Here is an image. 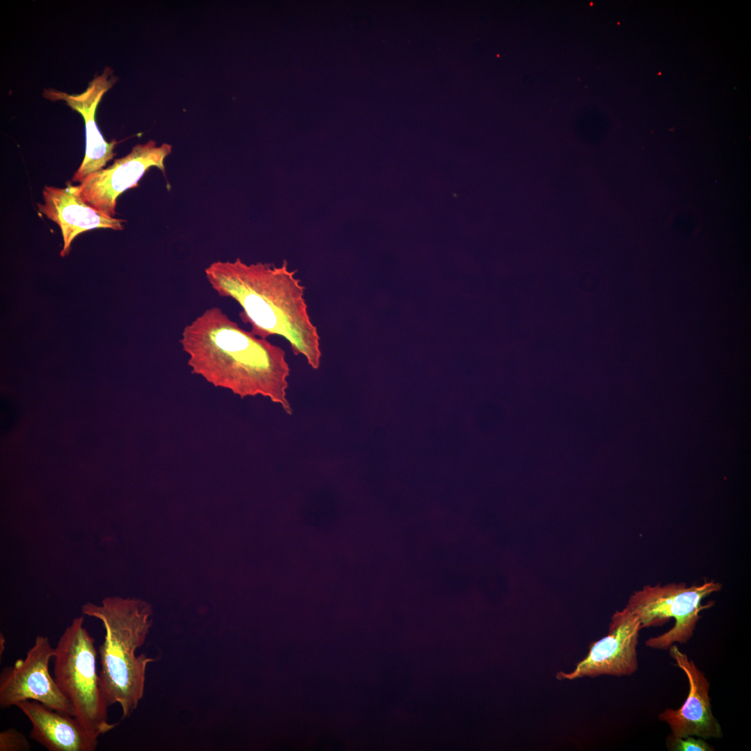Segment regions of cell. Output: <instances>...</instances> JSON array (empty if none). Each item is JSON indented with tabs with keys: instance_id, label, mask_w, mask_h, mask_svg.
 <instances>
[{
	"instance_id": "6da1fadb",
	"label": "cell",
	"mask_w": 751,
	"mask_h": 751,
	"mask_svg": "<svg viewBox=\"0 0 751 751\" xmlns=\"http://www.w3.org/2000/svg\"><path fill=\"white\" fill-rule=\"evenodd\" d=\"M179 342L192 373L241 398H268L292 414L286 397L290 368L285 350L241 328L218 307L187 324Z\"/></svg>"
},
{
	"instance_id": "7a4b0ae2",
	"label": "cell",
	"mask_w": 751,
	"mask_h": 751,
	"mask_svg": "<svg viewBox=\"0 0 751 751\" xmlns=\"http://www.w3.org/2000/svg\"><path fill=\"white\" fill-rule=\"evenodd\" d=\"M211 288L241 307V320L255 336L267 339L278 335L290 344L295 355H303L313 369L320 366V336L312 322L305 286L288 268L258 262L248 264L239 258L216 261L204 270Z\"/></svg>"
},
{
	"instance_id": "3957f363",
	"label": "cell",
	"mask_w": 751,
	"mask_h": 751,
	"mask_svg": "<svg viewBox=\"0 0 751 751\" xmlns=\"http://www.w3.org/2000/svg\"><path fill=\"white\" fill-rule=\"evenodd\" d=\"M81 611L103 623L105 635L98 649L100 686L108 705L118 704L122 718H127L143 697L147 667L154 661L145 654L136 655L152 627V607L141 599L108 597L101 605L85 604Z\"/></svg>"
},
{
	"instance_id": "277c9868",
	"label": "cell",
	"mask_w": 751,
	"mask_h": 751,
	"mask_svg": "<svg viewBox=\"0 0 751 751\" xmlns=\"http://www.w3.org/2000/svg\"><path fill=\"white\" fill-rule=\"evenodd\" d=\"M83 617L73 620L54 647V678L73 706L74 717L92 736L99 738L113 729L108 705L103 695L97 669L95 640L83 627Z\"/></svg>"
},
{
	"instance_id": "5b68a950",
	"label": "cell",
	"mask_w": 751,
	"mask_h": 751,
	"mask_svg": "<svg viewBox=\"0 0 751 751\" xmlns=\"http://www.w3.org/2000/svg\"><path fill=\"white\" fill-rule=\"evenodd\" d=\"M721 588V583L713 580L689 586L684 583L647 585L631 595L626 607L638 617L642 629L675 620L670 630L645 643L649 648L665 650L675 643H686L693 637L700 612L713 604L702 605V601Z\"/></svg>"
},
{
	"instance_id": "8992f818",
	"label": "cell",
	"mask_w": 751,
	"mask_h": 751,
	"mask_svg": "<svg viewBox=\"0 0 751 751\" xmlns=\"http://www.w3.org/2000/svg\"><path fill=\"white\" fill-rule=\"evenodd\" d=\"M54 654L47 636H37L24 659L4 667L0 674V706H16L24 700H35L74 717L73 706L61 693L49 672Z\"/></svg>"
},
{
	"instance_id": "52a82bcc",
	"label": "cell",
	"mask_w": 751,
	"mask_h": 751,
	"mask_svg": "<svg viewBox=\"0 0 751 751\" xmlns=\"http://www.w3.org/2000/svg\"><path fill=\"white\" fill-rule=\"evenodd\" d=\"M171 150V145L163 143L158 147L154 140L138 144L107 168L87 175L78 186L79 196L97 211L115 218L118 197L138 186L140 179L151 167L165 172L164 160Z\"/></svg>"
},
{
	"instance_id": "ba28073f",
	"label": "cell",
	"mask_w": 751,
	"mask_h": 751,
	"mask_svg": "<svg viewBox=\"0 0 751 751\" xmlns=\"http://www.w3.org/2000/svg\"><path fill=\"white\" fill-rule=\"evenodd\" d=\"M640 622L627 607L611 617L606 636L592 642L586 656L570 672L560 671L559 680L600 675L630 676L638 668L637 646Z\"/></svg>"
},
{
	"instance_id": "9c48e42d",
	"label": "cell",
	"mask_w": 751,
	"mask_h": 751,
	"mask_svg": "<svg viewBox=\"0 0 751 751\" xmlns=\"http://www.w3.org/2000/svg\"><path fill=\"white\" fill-rule=\"evenodd\" d=\"M668 649L674 665L685 673L689 691L681 707L664 709L659 714V720L668 725L674 736H692L705 740L722 738V727L712 711L710 683L704 673L676 645Z\"/></svg>"
},
{
	"instance_id": "30bf717a",
	"label": "cell",
	"mask_w": 751,
	"mask_h": 751,
	"mask_svg": "<svg viewBox=\"0 0 751 751\" xmlns=\"http://www.w3.org/2000/svg\"><path fill=\"white\" fill-rule=\"evenodd\" d=\"M117 78L108 67L103 73L95 76L87 89L79 95H69L54 89L45 90L43 96L51 101L63 100L73 110L79 112L85 122L86 152L83 160L72 179V181L81 182L90 173L103 169L111 160L117 144L115 140L107 142L100 133L95 122V115L102 96L114 85Z\"/></svg>"
},
{
	"instance_id": "8fae6325",
	"label": "cell",
	"mask_w": 751,
	"mask_h": 751,
	"mask_svg": "<svg viewBox=\"0 0 751 751\" xmlns=\"http://www.w3.org/2000/svg\"><path fill=\"white\" fill-rule=\"evenodd\" d=\"M65 188L45 186L44 204H38L40 213L56 223L61 230L64 245L61 256L67 255L73 239L79 234L95 228L122 230L125 220L107 216L85 203L79 186L70 181Z\"/></svg>"
},
{
	"instance_id": "7c38bea8",
	"label": "cell",
	"mask_w": 751,
	"mask_h": 751,
	"mask_svg": "<svg viewBox=\"0 0 751 751\" xmlns=\"http://www.w3.org/2000/svg\"><path fill=\"white\" fill-rule=\"evenodd\" d=\"M17 706L29 719L30 737L49 751H94L98 738L90 735L73 716L54 710L35 700Z\"/></svg>"
},
{
	"instance_id": "4fadbf2b",
	"label": "cell",
	"mask_w": 751,
	"mask_h": 751,
	"mask_svg": "<svg viewBox=\"0 0 751 751\" xmlns=\"http://www.w3.org/2000/svg\"><path fill=\"white\" fill-rule=\"evenodd\" d=\"M666 745L670 751H714L715 748L704 738L687 736H674L670 734L666 738Z\"/></svg>"
},
{
	"instance_id": "5bb4252c",
	"label": "cell",
	"mask_w": 751,
	"mask_h": 751,
	"mask_svg": "<svg viewBox=\"0 0 751 751\" xmlns=\"http://www.w3.org/2000/svg\"><path fill=\"white\" fill-rule=\"evenodd\" d=\"M30 743L18 730L10 728L0 732V751H28Z\"/></svg>"
},
{
	"instance_id": "9a60e30c",
	"label": "cell",
	"mask_w": 751,
	"mask_h": 751,
	"mask_svg": "<svg viewBox=\"0 0 751 751\" xmlns=\"http://www.w3.org/2000/svg\"><path fill=\"white\" fill-rule=\"evenodd\" d=\"M0 640H1V641H0V656H1V655H2L3 652V650L5 649V638H4V636H2L1 633Z\"/></svg>"
}]
</instances>
